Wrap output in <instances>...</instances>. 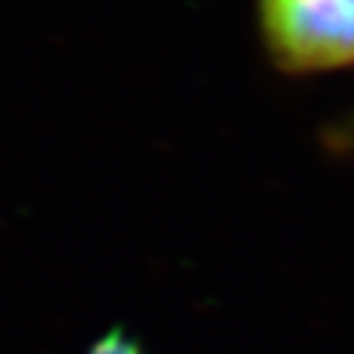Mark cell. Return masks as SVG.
Masks as SVG:
<instances>
[{
    "label": "cell",
    "instance_id": "7a4b0ae2",
    "mask_svg": "<svg viewBox=\"0 0 354 354\" xmlns=\"http://www.w3.org/2000/svg\"><path fill=\"white\" fill-rule=\"evenodd\" d=\"M86 354H143L138 339H133L123 327H111L91 342Z\"/></svg>",
    "mask_w": 354,
    "mask_h": 354
},
{
    "label": "cell",
    "instance_id": "3957f363",
    "mask_svg": "<svg viewBox=\"0 0 354 354\" xmlns=\"http://www.w3.org/2000/svg\"><path fill=\"white\" fill-rule=\"evenodd\" d=\"M335 148L344 150V153H354V118L335 133Z\"/></svg>",
    "mask_w": 354,
    "mask_h": 354
},
{
    "label": "cell",
    "instance_id": "6da1fadb",
    "mask_svg": "<svg viewBox=\"0 0 354 354\" xmlns=\"http://www.w3.org/2000/svg\"><path fill=\"white\" fill-rule=\"evenodd\" d=\"M266 55L286 74H325L354 64V0H256Z\"/></svg>",
    "mask_w": 354,
    "mask_h": 354
}]
</instances>
